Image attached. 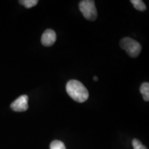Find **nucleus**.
<instances>
[{
	"mask_svg": "<svg viewBox=\"0 0 149 149\" xmlns=\"http://www.w3.org/2000/svg\"><path fill=\"white\" fill-rule=\"evenodd\" d=\"M67 93L74 101L83 103L88 100L89 93L85 86L79 81L71 79L68 81L66 86Z\"/></svg>",
	"mask_w": 149,
	"mask_h": 149,
	"instance_id": "nucleus-1",
	"label": "nucleus"
},
{
	"mask_svg": "<svg viewBox=\"0 0 149 149\" xmlns=\"http://www.w3.org/2000/svg\"><path fill=\"white\" fill-rule=\"evenodd\" d=\"M120 47L123 50H125L130 57L135 58L139 55L141 51V46L138 42L130 38L124 37L120 43Z\"/></svg>",
	"mask_w": 149,
	"mask_h": 149,
	"instance_id": "nucleus-2",
	"label": "nucleus"
},
{
	"mask_svg": "<svg viewBox=\"0 0 149 149\" xmlns=\"http://www.w3.org/2000/svg\"><path fill=\"white\" fill-rule=\"evenodd\" d=\"M79 10L83 16L89 20L95 21L97 17V11L93 0H83L79 3Z\"/></svg>",
	"mask_w": 149,
	"mask_h": 149,
	"instance_id": "nucleus-3",
	"label": "nucleus"
},
{
	"mask_svg": "<svg viewBox=\"0 0 149 149\" xmlns=\"http://www.w3.org/2000/svg\"><path fill=\"white\" fill-rule=\"evenodd\" d=\"M29 97L26 95H23L17 98L10 104L11 109L16 112H24L29 109Z\"/></svg>",
	"mask_w": 149,
	"mask_h": 149,
	"instance_id": "nucleus-4",
	"label": "nucleus"
},
{
	"mask_svg": "<svg viewBox=\"0 0 149 149\" xmlns=\"http://www.w3.org/2000/svg\"><path fill=\"white\" fill-rule=\"evenodd\" d=\"M57 40V35L52 29H46L43 33L41 42L44 46H51L55 44Z\"/></svg>",
	"mask_w": 149,
	"mask_h": 149,
	"instance_id": "nucleus-5",
	"label": "nucleus"
},
{
	"mask_svg": "<svg viewBox=\"0 0 149 149\" xmlns=\"http://www.w3.org/2000/svg\"><path fill=\"white\" fill-rule=\"evenodd\" d=\"M140 93L142 94L143 99L144 101H149V84L148 82H144L140 86Z\"/></svg>",
	"mask_w": 149,
	"mask_h": 149,
	"instance_id": "nucleus-6",
	"label": "nucleus"
},
{
	"mask_svg": "<svg viewBox=\"0 0 149 149\" xmlns=\"http://www.w3.org/2000/svg\"><path fill=\"white\" fill-rule=\"evenodd\" d=\"M130 2L132 3L136 10L139 11H144L146 10V6L141 0H130Z\"/></svg>",
	"mask_w": 149,
	"mask_h": 149,
	"instance_id": "nucleus-7",
	"label": "nucleus"
},
{
	"mask_svg": "<svg viewBox=\"0 0 149 149\" xmlns=\"http://www.w3.org/2000/svg\"><path fill=\"white\" fill-rule=\"evenodd\" d=\"M20 4L24 6L26 8H31L32 7H34L38 3L37 0H21L19 1Z\"/></svg>",
	"mask_w": 149,
	"mask_h": 149,
	"instance_id": "nucleus-8",
	"label": "nucleus"
},
{
	"mask_svg": "<svg viewBox=\"0 0 149 149\" xmlns=\"http://www.w3.org/2000/svg\"><path fill=\"white\" fill-rule=\"evenodd\" d=\"M51 149H66V146L64 143L59 140H54L50 145Z\"/></svg>",
	"mask_w": 149,
	"mask_h": 149,
	"instance_id": "nucleus-9",
	"label": "nucleus"
},
{
	"mask_svg": "<svg viewBox=\"0 0 149 149\" xmlns=\"http://www.w3.org/2000/svg\"><path fill=\"white\" fill-rule=\"evenodd\" d=\"M132 144L134 149H147L146 147L141 144V141L137 139H134L132 141Z\"/></svg>",
	"mask_w": 149,
	"mask_h": 149,
	"instance_id": "nucleus-10",
	"label": "nucleus"
},
{
	"mask_svg": "<svg viewBox=\"0 0 149 149\" xmlns=\"http://www.w3.org/2000/svg\"><path fill=\"white\" fill-rule=\"evenodd\" d=\"M93 79H94L95 81H97L98 80V78H97V77H96V76H95L94 78H93Z\"/></svg>",
	"mask_w": 149,
	"mask_h": 149,
	"instance_id": "nucleus-11",
	"label": "nucleus"
}]
</instances>
